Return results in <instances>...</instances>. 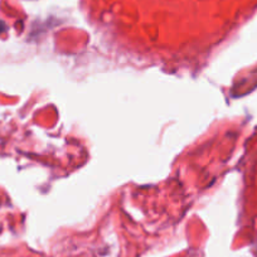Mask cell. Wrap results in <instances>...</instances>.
<instances>
[{"label":"cell","instance_id":"obj_1","mask_svg":"<svg viewBox=\"0 0 257 257\" xmlns=\"http://www.w3.org/2000/svg\"><path fill=\"white\" fill-rule=\"evenodd\" d=\"M2 29H3V24L0 23V31H2Z\"/></svg>","mask_w":257,"mask_h":257}]
</instances>
